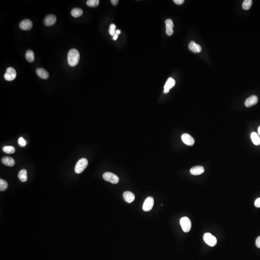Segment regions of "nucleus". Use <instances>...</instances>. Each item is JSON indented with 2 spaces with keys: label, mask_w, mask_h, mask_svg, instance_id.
<instances>
[{
  "label": "nucleus",
  "mask_w": 260,
  "mask_h": 260,
  "mask_svg": "<svg viewBox=\"0 0 260 260\" xmlns=\"http://www.w3.org/2000/svg\"><path fill=\"white\" fill-rule=\"evenodd\" d=\"M79 52L75 49H71L68 52V64L71 67H75L79 62Z\"/></svg>",
  "instance_id": "f257e3e1"
},
{
  "label": "nucleus",
  "mask_w": 260,
  "mask_h": 260,
  "mask_svg": "<svg viewBox=\"0 0 260 260\" xmlns=\"http://www.w3.org/2000/svg\"><path fill=\"white\" fill-rule=\"evenodd\" d=\"M88 163V162L87 160L85 158H82L79 160L75 166L74 169L75 173L78 174L82 173L87 166Z\"/></svg>",
  "instance_id": "f03ea898"
},
{
  "label": "nucleus",
  "mask_w": 260,
  "mask_h": 260,
  "mask_svg": "<svg viewBox=\"0 0 260 260\" xmlns=\"http://www.w3.org/2000/svg\"><path fill=\"white\" fill-rule=\"evenodd\" d=\"M103 178L106 181H108L112 184H116L119 182V178L117 175L110 172H106L103 174Z\"/></svg>",
  "instance_id": "7ed1b4c3"
},
{
  "label": "nucleus",
  "mask_w": 260,
  "mask_h": 260,
  "mask_svg": "<svg viewBox=\"0 0 260 260\" xmlns=\"http://www.w3.org/2000/svg\"><path fill=\"white\" fill-rule=\"evenodd\" d=\"M203 239L207 245L211 247H214L217 244V239L210 233H206L203 236Z\"/></svg>",
  "instance_id": "20e7f679"
},
{
  "label": "nucleus",
  "mask_w": 260,
  "mask_h": 260,
  "mask_svg": "<svg viewBox=\"0 0 260 260\" xmlns=\"http://www.w3.org/2000/svg\"><path fill=\"white\" fill-rule=\"evenodd\" d=\"M180 224L185 232H188L191 228V222L188 217H183L180 220Z\"/></svg>",
  "instance_id": "39448f33"
},
{
  "label": "nucleus",
  "mask_w": 260,
  "mask_h": 260,
  "mask_svg": "<svg viewBox=\"0 0 260 260\" xmlns=\"http://www.w3.org/2000/svg\"><path fill=\"white\" fill-rule=\"evenodd\" d=\"M17 76V72L12 67H9L7 68L6 72L4 74V77L6 81H12L15 79Z\"/></svg>",
  "instance_id": "423d86ee"
},
{
  "label": "nucleus",
  "mask_w": 260,
  "mask_h": 260,
  "mask_svg": "<svg viewBox=\"0 0 260 260\" xmlns=\"http://www.w3.org/2000/svg\"><path fill=\"white\" fill-rule=\"evenodd\" d=\"M154 203V200L151 197L146 198L144 203L143 210L145 211H149L151 210Z\"/></svg>",
  "instance_id": "0eeeda50"
},
{
  "label": "nucleus",
  "mask_w": 260,
  "mask_h": 260,
  "mask_svg": "<svg viewBox=\"0 0 260 260\" xmlns=\"http://www.w3.org/2000/svg\"><path fill=\"white\" fill-rule=\"evenodd\" d=\"M181 139L185 145L189 146H192L195 143V141L193 138L188 134H184L182 135L181 136Z\"/></svg>",
  "instance_id": "6e6552de"
},
{
  "label": "nucleus",
  "mask_w": 260,
  "mask_h": 260,
  "mask_svg": "<svg viewBox=\"0 0 260 260\" xmlns=\"http://www.w3.org/2000/svg\"><path fill=\"white\" fill-rule=\"evenodd\" d=\"M56 21V17L54 15H47L43 20V23L46 26H51L54 25Z\"/></svg>",
  "instance_id": "1a4fd4ad"
},
{
  "label": "nucleus",
  "mask_w": 260,
  "mask_h": 260,
  "mask_svg": "<svg viewBox=\"0 0 260 260\" xmlns=\"http://www.w3.org/2000/svg\"><path fill=\"white\" fill-rule=\"evenodd\" d=\"M32 27V23L30 20H23L20 23V28L22 30L28 31L31 29Z\"/></svg>",
  "instance_id": "9d476101"
},
{
  "label": "nucleus",
  "mask_w": 260,
  "mask_h": 260,
  "mask_svg": "<svg viewBox=\"0 0 260 260\" xmlns=\"http://www.w3.org/2000/svg\"><path fill=\"white\" fill-rule=\"evenodd\" d=\"M258 98L256 95H252L245 100V105L246 107H251L258 103Z\"/></svg>",
  "instance_id": "9b49d317"
},
{
  "label": "nucleus",
  "mask_w": 260,
  "mask_h": 260,
  "mask_svg": "<svg viewBox=\"0 0 260 260\" xmlns=\"http://www.w3.org/2000/svg\"><path fill=\"white\" fill-rule=\"evenodd\" d=\"M175 81L173 78H169L167 82H166L165 84L164 85V93H168L170 91V89H171L175 85Z\"/></svg>",
  "instance_id": "f8f14e48"
},
{
  "label": "nucleus",
  "mask_w": 260,
  "mask_h": 260,
  "mask_svg": "<svg viewBox=\"0 0 260 260\" xmlns=\"http://www.w3.org/2000/svg\"><path fill=\"white\" fill-rule=\"evenodd\" d=\"M188 48L191 51L195 53H200L201 51V47L194 41H191L188 45Z\"/></svg>",
  "instance_id": "ddd939ff"
},
{
  "label": "nucleus",
  "mask_w": 260,
  "mask_h": 260,
  "mask_svg": "<svg viewBox=\"0 0 260 260\" xmlns=\"http://www.w3.org/2000/svg\"><path fill=\"white\" fill-rule=\"evenodd\" d=\"M123 197L125 201L128 203H131L135 199V196L134 194L130 191H126L123 194Z\"/></svg>",
  "instance_id": "4468645a"
},
{
  "label": "nucleus",
  "mask_w": 260,
  "mask_h": 260,
  "mask_svg": "<svg viewBox=\"0 0 260 260\" xmlns=\"http://www.w3.org/2000/svg\"><path fill=\"white\" fill-rule=\"evenodd\" d=\"M204 171V167L201 166H197L191 169L190 171L192 175H199L203 174Z\"/></svg>",
  "instance_id": "2eb2a0df"
},
{
  "label": "nucleus",
  "mask_w": 260,
  "mask_h": 260,
  "mask_svg": "<svg viewBox=\"0 0 260 260\" xmlns=\"http://www.w3.org/2000/svg\"><path fill=\"white\" fill-rule=\"evenodd\" d=\"M1 162L5 165L9 167H12L15 164V161L14 159L10 157H4L1 159Z\"/></svg>",
  "instance_id": "dca6fc26"
},
{
  "label": "nucleus",
  "mask_w": 260,
  "mask_h": 260,
  "mask_svg": "<svg viewBox=\"0 0 260 260\" xmlns=\"http://www.w3.org/2000/svg\"><path fill=\"white\" fill-rule=\"evenodd\" d=\"M36 73L40 78L43 79H47L49 78V73L46 70L43 68H37L36 70Z\"/></svg>",
  "instance_id": "f3484780"
},
{
  "label": "nucleus",
  "mask_w": 260,
  "mask_h": 260,
  "mask_svg": "<svg viewBox=\"0 0 260 260\" xmlns=\"http://www.w3.org/2000/svg\"><path fill=\"white\" fill-rule=\"evenodd\" d=\"M18 178L22 182H25L27 181L28 177H27V171L25 169H23L20 171L18 175Z\"/></svg>",
  "instance_id": "a211bd4d"
},
{
  "label": "nucleus",
  "mask_w": 260,
  "mask_h": 260,
  "mask_svg": "<svg viewBox=\"0 0 260 260\" xmlns=\"http://www.w3.org/2000/svg\"><path fill=\"white\" fill-rule=\"evenodd\" d=\"M250 136L252 141L255 145L259 146L260 145V138L256 132H252Z\"/></svg>",
  "instance_id": "6ab92c4d"
},
{
  "label": "nucleus",
  "mask_w": 260,
  "mask_h": 260,
  "mask_svg": "<svg viewBox=\"0 0 260 260\" xmlns=\"http://www.w3.org/2000/svg\"><path fill=\"white\" fill-rule=\"evenodd\" d=\"M71 15L74 17H81L83 14V11L79 8H75L73 9L71 11Z\"/></svg>",
  "instance_id": "aec40b11"
},
{
  "label": "nucleus",
  "mask_w": 260,
  "mask_h": 260,
  "mask_svg": "<svg viewBox=\"0 0 260 260\" xmlns=\"http://www.w3.org/2000/svg\"><path fill=\"white\" fill-rule=\"evenodd\" d=\"M26 59L29 62H33L34 61V54L32 50H29L26 51Z\"/></svg>",
  "instance_id": "412c9836"
},
{
  "label": "nucleus",
  "mask_w": 260,
  "mask_h": 260,
  "mask_svg": "<svg viewBox=\"0 0 260 260\" xmlns=\"http://www.w3.org/2000/svg\"><path fill=\"white\" fill-rule=\"evenodd\" d=\"M252 0H245L242 3V8L244 10H249L252 7Z\"/></svg>",
  "instance_id": "4be33fe9"
},
{
  "label": "nucleus",
  "mask_w": 260,
  "mask_h": 260,
  "mask_svg": "<svg viewBox=\"0 0 260 260\" xmlns=\"http://www.w3.org/2000/svg\"><path fill=\"white\" fill-rule=\"evenodd\" d=\"M3 151L7 154H13L15 152V148L12 146H5L3 148Z\"/></svg>",
  "instance_id": "5701e85b"
},
{
  "label": "nucleus",
  "mask_w": 260,
  "mask_h": 260,
  "mask_svg": "<svg viewBox=\"0 0 260 260\" xmlns=\"http://www.w3.org/2000/svg\"><path fill=\"white\" fill-rule=\"evenodd\" d=\"M99 4L98 0H88L87 1V5L90 7H96Z\"/></svg>",
  "instance_id": "b1692460"
},
{
  "label": "nucleus",
  "mask_w": 260,
  "mask_h": 260,
  "mask_svg": "<svg viewBox=\"0 0 260 260\" xmlns=\"http://www.w3.org/2000/svg\"><path fill=\"white\" fill-rule=\"evenodd\" d=\"M8 188V184L4 180L0 179V190L3 191L6 190Z\"/></svg>",
  "instance_id": "393cba45"
},
{
  "label": "nucleus",
  "mask_w": 260,
  "mask_h": 260,
  "mask_svg": "<svg viewBox=\"0 0 260 260\" xmlns=\"http://www.w3.org/2000/svg\"><path fill=\"white\" fill-rule=\"evenodd\" d=\"M116 26L115 24H112L110 25L109 26V33L112 36H114L116 34Z\"/></svg>",
  "instance_id": "a878e982"
},
{
  "label": "nucleus",
  "mask_w": 260,
  "mask_h": 260,
  "mask_svg": "<svg viewBox=\"0 0 260 260\" xmlns=\"http://www.w3.org/2000/svg\"><path fill=\"white\" fill-rule=\"evenodd\" d=\"M166 28V29H173L174 26V23L171 19H167L165 21Z\"/></svg>",
  "instance_id": "bb28decb"
},
{
  "label": "nucleus",
  "mask_w": 260,
  "mask_h": 260,
  "mask_svg": "<svg viewBox=\"0 0 260 260\" xmlns=\"http://www.w3.org/2000/svg\"><path fill=\"white\" fill-rule=\"evenodd\" d=\"M18 144L20 146H26V141L24 140V138H23L20 137L19 139H18Z\"/></svg>",
  "instance_id": "cd10ccee"
},
{
  "label": "nucleus",
  "mask_w": 260,
  "mask_h": 260,
  "mask_svg": "<svg viewBox=\"0 0 260 260\" xmlns=\"http://www.w3.org/2000/svg\"><path fill=\"white\" fill-rule=\"evenodd\" d=\"M166 32L167 35L169 36H171L174 33V31H173V29H166Z\"/></svg>",
  "instance_id": "c85d7f7f"
},
{
  "label": "nucleus",
  "mask_w": 260,
  "mask_h": 260,
  "mask_svg": "<svg viewBox=\"0 0 260 260\" xmlns=\"http://www.w3.org/2000/svg\"><path fill=\"white\" fill-rule=\"evenodd\" d=\"M255 206L257 208H260V198L256 199L254 203Z\"/></svg>",
  "instance_id": "c756f323"
},
{
  "label": "nucleus",
  "mask_w": 260,
  "mask_h": 260,
  "mask_svg": "<svg viewBox=\"0 0 260 260\" xmlns=\"http://www.w3.org/2000/svg\"><path fill=\"white\" fill-rule=\"evenodd\" d=\"M256 246L258 248H260V236L258 237L256 239Z\"/></svg>",
  "instance_id": "7c9ffc66"
},
{
  "label": "nucleus",
  "mask_w": 260,
  "mask_h": 260,
  "mask_svg": "<svg viewBox=\"0 0 260 260\" xmlns=\"http://www.w3.org/2000/svg\"><path fill=\"white\" fill-rule=\"evenodd\" d=\"M174 1L176 4L180 5L184 3V0H174Z\"/></svg>",
  "instance_id": "2f4dec72"
},
{
  "label": "nucleus",
  "mask_w": 260,
  "mask_h": 260,
  "mask_svg": "<svg viewBox=\"0 0 260 260\" xmlns=\"http://www.w3.org/2000/svg\"><path fill=\"white\" fill-rule=\"evenodd\" d=\"M111 2H112V4L113 6H116L118 4V0H112Z\"/></svg>",
  "instance_id": "473e14b6"
},
{
  "label": "nucleus",
  "mask_w": 260,
  "mask_h": 260,
  "mask_svg": "<svg viewBox=\"0 0 260 260\" xmlns=\"http://www.w3.org/2000/svg\"><path fill=\"white\" fill-rule=\"evenodd\" d=\"M118 35L117 34H115L113 37V40H116L118 39Z\"/></svg>",
  "instance_id": "72a5a7b5"
},
{
  "label": "nucleus",
  "mask_w": 260,
  "mask_h": 260,
  "mask_svg": "<svg viewBox=\"0 0 260 260\" xmlns=\"http://www.w3.org/2000/svg\"><path fill=\"white\" fill-rule=\"evenodd\" d=\"M121 33V31L120 30H117V31H116V34H117L118 35V34H120Z\"/></svg>",
  "instance_id": "f704fd0d"
},
{
  "label": "nucleus",
  "mask_w": 260,
  "mask_h": 260,
  "mask_svg": "<svg viewBox=\"0 0 260 260\" xmlns=\"http://www.w3.org/2000/svg\"><path fill=\"white\" fill-rule=\"evenodd\" d=\"M258 134H259L260 136V126L259 127L258 129Z\"/></svg>",
  "instance_id": "c9c22d12"
}]
</instances>
